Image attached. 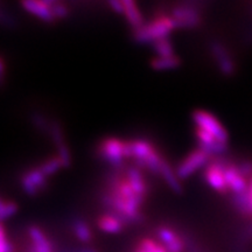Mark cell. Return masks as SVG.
I'll list each match as a JSON object with an SVG mask.
<instances>
[{
  "instance_id": "2e32d148",
  "label": "cell",
  "mask_w": 252,
  "mask_h": 252,
  "mask_svg": "<svg viewBox=\"0 0 252 252\" xmlns=\"http://www.w3.org/2000/svg\"><path fill=\"white\" fill-rule=\"evenodd\" d=\"M159 175L161 176L163 182L168 186L169 189L172 191H174L175 194H182L184 193V186H182V181L178 178L176 175L175 169L173 168L167 160L163 158L161 166H160V172Z\"/></svg>"
},
{
  "instance_id": "d6a6232c",
  "label": "cell",
  "mask_w": 252,
  "mask_h": 252,
  "mask_svg": "<svg viewBox=\"0 0 252 252\" xmlns=\"http://www.w3.org/2000/svg\"><path fill=\"white\" fill-rule=\"evenodd\" d=\"M232 252H251L250 250H249L247 244L244 243H241V242L236 241L234 244H232Z\"/></svg>"
},
{
  "instance_id": "9a60e30c",
  "label": "cell",
  "mask_w": 252,
  "mask_h": 252,
  "mask_svg": "<svg viewBox=\"0 0 252 252\" xmlns=\"http://www.w3.org/2000/svg\"><path fill=\"white\" fill-rule=\"evenodd\" d=\"M27 232L28 236H30L31 244L33 245L36 252H55L54 245L39 226L30 225Z\"/></svg>"
},
{
  "instance_id": "603a6c76",
  "label": "cell",
  "mask_w": 252,
  "mask_h": 252,
  "mask_svg": "<svg viewBox=\"0 0 252 252\" xmlns=\"http://www.w3.org/2000/svg\"><path fill=\"white\" fill-rule=\"evenodd\" d=\"M39 168L41 169V172H42L43 174L47 176V178H49V176L59 173L62 168H64V167H63L61 160L59 159L58 156H55V157H52V158H49V159L45 160V161H43L39 166Z\"/></svg>"
},
{
  "instance_id": "836d02e7",
  "label": "cell",
  "mask_w": 252,
  "mask_h": 252,
  "mask_svg": "<svg viewBox=\"0 0 252 252\" xmlns=\"http://www.w3.org/2000/svg\"><path fill=\"white\" fill-rule=\"evenodd\" d=\"M6 77V62L2 59V56H0V86H2L5 82Z\"/></svg>"
},
{
  "instance_id": "5b68a950",
  "label": "cell",
  "mask_w": 252,
  "mask_h": 252,
  "mask_svg": "<svg viewBox=\"0 0 252 252\" xmlns=\"http://www.w3.org/2000/svg\"><path fill=\"white\" fill-rule=\"evenodd\" d=\"M191 119L195 124V127L201 128L206 131L210 135H213L217 141L220 144L228 146L229 145V133L224 127V125L220 123L219 118L212 112L206 111V110H195L191 113Z\"/></svg>"
},
{
  "instance_id": "6da1fadb",
  "label": "cell",
  "mask_w": 252,
  "mask_h": 252,
  "mask_svg": "<svg viewBox=\"0 0 252 252\" xmlns=\"http://www.w3.org/2000/svg\"><path fill=\"white\" fill-rule=\"evenodd\" d=\"M176 30L174 20L171 14H159L150 23L144 24L138 30L133 31L132 37L137 43H154L158 40L169 37L172 32Z\"/></svg>"
},
{
  "instance_id": "d4e9b609",
  "label": "cell",
  "mask_w": 252,
  "mask_h": 252,
  "mask_svg": "<svg viewBox=\"0 0 252 252\" xmlns=\"http://www.w3.org/2000/svg\"><path fill=\"white\" fill-rule=\"evenodd\" d=\"M19 206L14 201H5L0 197V223L14 216L18 213Z\"/></svg>"
},
{
  "instance_id": "3957f363",
  "label": "cell",
  "mask_w": 252,
  "mask_h": 252,
  "mask_svg": "<svg viewBox=\"0 0 252 252\" xmlns=\"http://www.w3.org/2000/svg\"><path fill=\"white\" fill-rule=\"evenodd\" d=\"M99 156L113 169H121L125 160H131L130 140L125 141L116 137H109L102 140L98 147Z\"/></svg>"
},
{
  "instance_id": "d6986e66",
  "label": "cell",
  "mask_w": 252,
  "mask_h": 252,
  "mask_svg": "<svg viewBox=\"0 0 252 252\" xmlns=\"http://www.w3.org/2000/svg\"><path fill=\"white\" fill-rule=\"evenodd\" d=\"M97 226L100 231L106 232V234H119L124 230L125 224L118 219L117 216L112 214H105L98 217L97 220Z\"/></svg>"
},
{
  "instance_id": "7402d4cb",
  "label": "cell",
  "mask_w": 252,
  "mask_h": 252,
  "mask_svg": "<svg viewBox=\"0 0 252 252\" xmlns=\"http://www.w3.org/2000/svg\"><path fill=\"white\" fill-rule=\"evenodd\" d=\"M152 46L157 58H171V56L176 55L174 46H173L172 41L169 40V37L158 40L154 43H152Z\"/></svg>"
},
{
  "instance_id": "52a82bcc",
  "label": "cell",
  "mask_w": 252,
  "mask_h": 252,
  "mask_svg": "<svg viewBox=\"0 0 252 252\" xmlns=\"http://www.w3.org/2000/svg\"><path fill=\"white\" fill-rule=\"evenodd\" d=\"M212 158L213 157L208 154L206 151L197 147V149L190 151L179 162V165L175 168L176 175H178V178L181 181L189 179L191 175H194L195 173L200 171V169L206 168V166L210 162Z\"/></svg>"
},
{
  "instance_id": "5bb4252c",
  "label": "cell",
  "mask_w": 252,
  "mask_h": 252,
  "mask_svg": "<svg viewBox=\"0 0 252 252\" xmlns=\"http://www.w3.org/2000/svg\"><path fill=\"white\" fill-rule=\"evenodd\" d=\"M126 179H127L128 184H130L131 188L133 189V191L138 196L146 200L147 195H149V187H147L146 181H145L143 173L139 167H130V168L126 169L125 173Z\"/></svg>"
},
{
  "instance_id": "8fae6325",
  "label": "cell",
  "mask_w": 252,
  "mask_h": 252,
  "mask_svg": "<svg viewBox=\"0 0 252 252\" xmlns=\"http://www.w3.org/2000/svg\"><path fill=\"white\" fill-rule=\"evenodd\" d=\"M224 176L230 195L244 193L249 189V180L243 175V173L239 171L237 163L234 160L228 159Z\"/></svg>"
},
{
  "instance_id": "7a4b0ae2",
  "label": "cell",
  "mask_w": 252,
  "mask_h": 252,
  "mask_svg": "<svg viewBox=\"0 0 252 252\" xmlns=\"http://www.w3.org/2000/svg\"><path fill=\"white\" fill-rule=\"evenodd\" d=\"M130 146L131 160H133L137 167L147 169L152 174L159 175L163 157L158 152L156 147L150 141L144 139L130 140Z\"/></svg>"
},
{
  "instance_id": "f1b7e54d",
  "label": "cell",
  "mask_w": 252,
  "mask_h": 252,
  "mask_svg": "<svg viewBox=\"0 0 252 252\" xmlns=\"http://www.w3.org/2000/svg\"><path fill=\"white\" fill-rule=\"evenodd\" d=\"M0 252H13V245L7 238L4 225L0 223Z\"/></svg>"
},
{
  "instance_id": "ba28073f",
  "label": "cell",
  "mask_w": 252,
  "mask_h": 252,
  "mask_svg": "<svg viewBox=\"0 0 252 252\" xmlns=\"http://www.w3.org/2000/svg\"><path fill=\"white\" fill-rule=\"evenodd\" d=\"M209 52L220 74L225 77L234 76L237 64H236L235 58L230 53L228 47L219 40H214L209 43Z\"/></svg>"
},
{
  "instance_id": "e0dca14e",
  "label": "cell",
  "mask_w": 252,
  "mask_h": 252,
  "mask_svg": "<svg viewBox=\"0 0 252 252\" xmlns=\"http://www.w3.org/2000/svg\"><path fill=\"white\" fill-rule=\"evenodd\" d=\"M230 203L234 208L235 213H237L239 216L245 220L252 219V202L249 189L244 193L230 195Z\"/></svg>"
},
{
  "instance_id": "83f0119b",
  "label": "cell",
  "mask_w": 252,
  "mask_h": 252,
  "mask_svg": "<svg viewBox=\"0 0 252 252\" xmlns=\"http://www.w3.org/2000/svg\"><path fill=\"white\" fill-rule=\"evenodd\" d=\"M237 241L244 244H248L252 242V219L248 220L247 224L243 225V228L239 231Z\"/></svg>"
},
{
  "instance_id": "cb8c5ba5",
  "label": "cell",
  "mask_w": 252,
  "mask_h": 252,
  "mask_svg": "<svg viewBox=\"0 0 252 252\" xmlns=\"http://www.w3.org/2000/svg\"><path fill=\"white\" fill-rule=\"evenodd\" d=\"M31 123L32 125H33L34 127L40 132V133L49 135L52 121H49L45 115H42V113H39V112L33 113V115L31 116Z\"/></svg>"
},
{
  "instance_id": "1f68e13d",
  "label": "cell",
  "mask_w": 252,
  "mask_h": 252,
  "mask_svg": "<svg viewBox=\"0 0 252 252\" xmlns=\"http://www.w3.org/2000/svg\"><path fill=\"white\" fill-rule=\"evenodd\" d=\"M58 252H97L93 248H65V249H61Z\"/></svg>"
},
{
  "instance_id": "44dd1931",
  "label": "cell",
  "mask_w": 252,
  "mask_h": 252,
  "mask_svg": "<svg viewBox=\"0 0 252 252\" xmlns=\"http://www.w3.org/2000/svg\"><path fill=\"white\" fill-rule=\"evenodd\" d=\"M151 68L156 71H166L173 70L181 65V60L178 55L171 56V58H154L151 60Z\"/></svg>"
},
{
  "instance_id": "277c9868",
  "label": "cell",
  "mask_w": 252,
  "mask_h": 252,
  "mask_svg": "<svg viewBox=\"0 0 252 252\" xmlns=\"http://www.w3.org/2000/svg\"><path fill=\"white\" fill-rule=\"evenodd\" d=\"M171 17L174 20L176 30H193L202 23V9L198 2H180L173 7Z\"/></svg>"
},
{
  "instance_id": "d590c367",
  "label": "cell",
  "mask_w": 252,
  "mask_h": 252,
  "mask_svg": "<svg viewBox=\"0 0 252 252\" xmlns=\"http://www.w3.org/2000/svg\"><path fill=\"white\" fill-rule=\"evenodd\" d=\"M134 252H146V251H145L143 248H140V247H139V245H138V248H137V249H135V251H134Z\"/></svg>"
},
{
  "instance_id": "30bf717a",
  "label": "cell",
  "mask_w": 252,
  "mask_h": 252,
  "mask_svg": "<svg viewBox=\"0 0 252 252\" xmlns=\"http://www.w3.org/2000/svg\"><path fill=\"white\" fill-rule=\"evenodd\" d=\"M47 180L48 178L41 172L39 167H35V168L28 169L21 175L20 186L25 194L34 197L47 187Z\"/></svg>"
},
{
  "instance_id": "4fadbf2b",
  "label": "cell",
  "mask_w": 252,
  "mask_h": 252,
  "mask_svg": "<svg viewBox=\"0 0 252 252\" xmlns=\"http://www.w3.org/2000/svg\"><path fill=\"white\" fill-rule=\"evenodd\" d=\"M21 6L25 11L40 19L43 23L52 24L56 21L48 0H26L21 2Z\"/></svg>"
},
{
  "instance_id": "ffe728a7",
  "label": "cell",
  "mask_w": 252,
  "mask_h": 252,
  "mask_svg": "<svg viewBox=\"0 0 252 252\" xmlns=\"http://www.w3.org/2000/svg\"><path fill=\"white\" fill-rule=\"evenodd\" d=\"M71 230L74 235L76 236V238L82 243H90L93 241V231H91V228L86 220L81 219H74L71 222Z\"/></svg>"
},
{
  "instance_id": "9c48e42d",
  "label": "cell",
  "mask_w": 252,
  "mask_h": 252,
  "mask_svg": "<svg viewBox=\"0 0 252 252\" xmlns=\"http://www.w3.org/2000/svg\"><path fill=\"white\" fill-rule=\"evenodd\" d=\"M48 137L52 140L53 145L56 149V156L61 160L62 165L64 168H69L72 163V157L70 147L65 140L64 131H63L62 126L60 125L59 122L52 121V126H50V131Z\"/></svg>"
},
{
  "instance_id": "f546056e",
  "label": "cell",
  "mask_w": 252,
  "mask_h": 252,
  "mask_svg": "<svg viewBox=\"0 0 252 252\" xmlns=\"http://www.w3.org/2000/svg\"><path fill=\"white\" fill-rule=\"evenodd\" d=\"M0 25L6 27H14L17 23H15L14 18L11 14H8L4 9L0 8Z\"/></svg>"
},
{
  "instance_id": "8d00e7d4",
  "label": "cell",
  "mask_w": 252,
  "mask_h": 252,
  "mask_svg": "<svg viewBox=\"0 0 252 252\" xmlns=\"http://www.w3.org/2000/svg\"><path fill=\"white\" fill-rule=\"evenodd\" d=\"M251 18H252V7H251Z\"/></svg>"
},
{
  "instance_id": "8992f818",
  "label": "cell",
  "mask_w": 252,
  "mask_h": 252,
  "mask_svg": "<svg viewBox=\"0 0 252 252\" xmlns=\"http://www.w3.org/2000/svg\"><path fill=\"white\" fill-rule=\"evenodd\" d=\"M228 162V159L224 156L214 157L210 162L203 169V176L206 184L209 186L213 190L220 194L228 195V187H226L224 169Z\"/></svg>"
},
{
  "instance_id": "ac0fdd59",
  "label": "cell",
  "mask_w": 252,
  "mask_h": 252,
  "mask_svg": "<svg viewBox=\"0 0 252 252\" xmlns=\"http://www.w3.org/2000/svg\"><path fill=\"white\" fill-rule=\"evenodd\" d=\"M123 15L126 19V23L133 31L140 28L145 24L141 11L133 0H124V14Z\"/></svg>"
},
{
  "instance_id": "4316f807",
  "label": "cell",
  "mask_w": 252,
  "mask_h": 252,
  "mask_svg": "<svg viewBox=\"0 0 252 252\" xmlns=\"http://www.w3.org/2000/svg\"><path fill=\"white\" fill-rule=\"evenodd\" d=\"M139 247L143 248L146 252H167L166 249L161 244L157 243L156 241H153L151 238L141 239Z\"/></svg>"
},
{
  "instance_id": "e575fe53",
  "label": "cell",
  "mask_w": 252,
  "mask_h": 252,
  "mask_svg": "<svg viewBox=\"0 0 252 252\" xmlns=\"http://www.w3.org/2000/svg\"><path fill=\"white\" fill-rule=\"evenodd\" d=\"M249 194H250L251 202H252V178L249 180Z\"/></svg>"
},
{
  "instance_id": "4dcf8cb0",
  "label": "cell",
  "mask_w": 252,
  "mask_h": 252,
  "mask_svg": "<svg viewBox=\"0 0 252 252\" xmlns=\"http://www.w3.org/2000/svg\"><path fill=\"white\" fill-rule=\"evenodd\" d=\"M108 4L116 14H124V0H110Z\"/></svg>"
},
{
  "instance_id": "484cf974",
  "label": "cell",
  "mask_w": 252,
  "mask_h": 252,
  "mask_svg": "<svg viewBox=\"0 0 252 252\" xmlns=\"http://www.w3.org/2000/svg\"><path fill=\"white\" fill-rule=\"evenodd\" d=\"M52 12L54 15L55 20H61V19H65L69 15V8L68 6L62 1H56L53 0L52 1Z\"/></svg>"
},
{
  "instance_id": "7c38bea8",
  "label": "cell",
  "mask_w": 252,
  "mask_h": 252,
  "mask_svg": "<svg viewBox=\"0 0 252 252\" xmlns=\"http://www.w3.org/2000/svg\"><path fill=\"white\" fill-rule=\"evenodd\" d=\"M157 235L159 241L161 242L167 252H186V244L184 235L178 234L175 230L168 226H159L157 230Z\"/></svg>"
}]
</instances>
